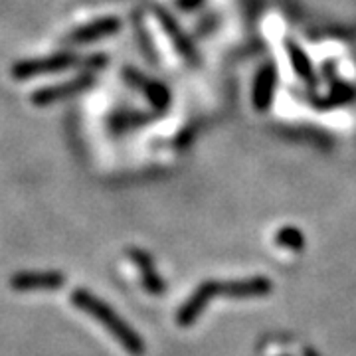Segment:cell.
Returning a JSON list of instances; mask_svg holds the SVG:
<instances>
[{"instance_id":"cell-1","label":"cell","mask_w":356,"mask_h":356,"mask_svg":"<svg viewBox=\"0 0 356 356\" xmlns=\"http://www.w3.org/2000/svg\"><path fill=\"white\" fill-rule=\"evenodd\" d=\"M72 303H74L77 309L86 311V313L91 315L95 321H99L103 327L121 343V346L127 350L129 355L139 356L145 353V344H143V341L135 334V331L129 327L125 321L119 318V315L115 313L111 307L105 305L102 299H97L95 295H91V293L86 291V289H76V291L72 293Z\"/></svg>"},{"instance_id":"cell-2","label":"cell","mask_w":356,"mask_h":356,"mask_svg":"<svg viewBox=\"0 0 356 356\" xmlns=\"http://www.w3.org/2000/svg\"><path fill=\"white\" fill-rule=\"evenodd\" d=\"M79 56L72 51H62V54H54L48 58H34V60H22L16 62L10 70V76L16 81H28L32 77L46 76V74H56V72H64L74 65H79Z\"/></svg>"},{"instance_id":"cell-3","label":"cell","mask_w":356,"mask_h":356,"mask_svg":"<svg viewBox=\"0 0 356 356\" xmlns=\"http://www.w3.org/2000/svg\"><path fill=\"white\" fill-rule=\"evenodd\" d=\"M65 275L58 271H22L10 280L14 291H56L64 287Z\"/></svg>"},{"instance_id":"cell-4","label":"cell","mask_w":356,"mask_h":356,"mask_svg":"<svg viewBox=\"0 0 356 356\" xmlns=\"http://www.w3.org/2000/svg\"><path fill=\"white\" fill-rule=\"evenodd\" d=\"M91 83H93L91 76L74 77V79H70V81H65V83H58V86L38 89V91L30 97V102L34 103V105H38V107H46V105H51V103L67 99V97H72V95H76V93H81V91L88 89Z\"/></svg>"},{"instance_id":"cell-5","label":"cell","mask_w":356,"mask_h":356,"mask_svg":"<svg viewBox=\"0 0 356 356\" xmlns=\"http://www.w3.org/2000/svg\"><path fill=\"white\" fill-rule=\"evenodd\" d=\"M117 28H119V20H115V18H102V20L89 22V24L74 30L65 38V42L67 44H89V42H95V40H102L105 36H109V34H113Z\"/></svg>"},{"instance_id":"cell-6","label":"cell","mask_w":356,"mask_h":356,"mask_svg":"<svg viewBox=\"0 0 356 356\" xmlns=\"http://www.w3.org/2000/svg\"><path fill=\"white\" fill-rule=\"evenodd\" d=\"M133 259L139 264L140 271L145 273V283H147V289L153 293H159L163 287H161V280L154 275L153 271H151V264H149V257L145 254H140V252H133Z\"/></svg>"}]
</instances>
